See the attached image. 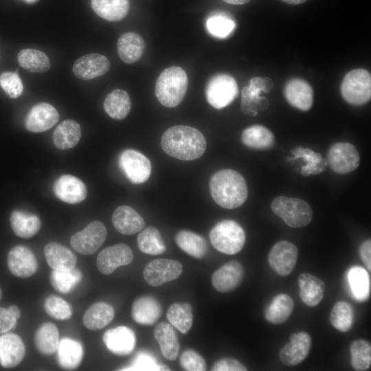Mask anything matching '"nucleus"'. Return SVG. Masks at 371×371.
Returning <instances> with one entry per match:
<instances>
[{
    "label": "nucleus",
    "mask_w": 371,
    "mask_h": 371,
    "mask_svg": "<svg viewBox=\"0 0 371 371\" xmlns=\"http://www.w3.org/2000/svg\"><path fill=\"white\" fill-rule=\"evenodd\" d=\"M161 145L167 155L185 161L199 158L207 147L203 135L196 128L185 125L168 128L161 137Z\"/></svg>",
    "instance_id": "1"
},
{
    "label": "nucleus",
    "mask_w": 371,
    "mask_h": 371,
    "mask_svg": "<svg viewBox=\"0 0 371 371\" xmlns=\"http://www.w3.org/2000/svg\"><path fill=\"white\" fill-rule=\"evenodd\" d=\"M210 190L214 201L225 209L240 207L248 195L245 179L238 172L232 169L215 172L210 180Z\"/></svg>",
    "instance_id": "2"
},
{
    "label": "nucleus",
    "mask_w": 371,
    "mask_h": 371,
    "mask_svg": "<svg viewBox=\"0 0 371 371\" xmlns=\"http://www.w3.org/2000/svg\"><path fill=\"white\" fill-rule=\"evenodd\" d=\"M188 80L186 72L181 67L173 66L163 70L155 85V95L166 107L173 108L183 99Z\"/></svg>",
    "instance_id": "3"
},
{
    "label": "nucleus",
    "mask_w": 371,
    "mask_h": 371,
    "mask_svg": "<svg viewBox=\"0 0 371 371\" xmlns=\"http://www.w3.org/2000/svg\"><path fill=\"white\" fill-rule=\"evenodd\" d=\"M210 239L213 247L218 251L228 255L238 253L245 243V233L235 221L223 220L210 232Z\"/></svg>",
    "instance_id": "4"
},
{
    "label": "nucleus",
    "mask_w": 371,
    "mask_h": 371,
    "mask_svg": "<svg viewBox=\"0 0 371 371\" xmlns=\"http://www.w3.org/2000/svg\"><path fill=\"white\" fill-rule=\"evenodd\" d=\"M271 208L273 213L291 227H305L313 218L311 206L300 199L279 196L273 199Z\"/></svg>",
    "instance_id": "5"
},
{
    "label": "nucleus",
    "mask_w": 371,
    "mask_h": 371,
    "mask_svg": "<svg viewBox=\"0 0 371 371\" xmlns=\"http://www.w3.org/2000/svg\"><path fill=\"white\" fill-rule=\"evenodd\" d=\"M341 93L344 99L352 105H362L371 98V75L364 69H355L348 71L341 84Z\"/></svg>",
    "instance_id": "6"
},
{
    "label": "nucleus",
    "mask_w": 371,
    "mask_h": 371,
    "mask_svg": "<svg viewBox=\"0 0 371 371\" xmlns=\"http://www.w3.org/2000/svg\"><path fill=\"white\" fill-rule=\"evenodd\" d=\"M238 94V84L234 78L229 74H216L207 82L205 88L207 101L216 109H221L230 104Z\"/></svg>",
    "instance_id": "7"
},
{
    "label": "nucleus",
    "mask_w": 371,
    "mask_h": 371,
    "mask_svg": "<svg viewBox=\"0 0 371 371\" xmlns=\"http://www.w3.org/2000/svg\"><path fill=\"white\" fill-rule=\"evenodd\" d=\"M273 87V82L269 78L254 77L249 85L241 91V110L247 115L256 116L260 111L267 109L269 100L260 96L262 92L269 93Z\"/></svg>",
    "instance_id": "8"
},
{
    "label": "nucleus",
    "mask_w": 371,
    "mask_h": 371,
    "mask_svg": "<svg viewBox=\"0 0 371 371\" xmlns=\"http://www.w3.org/2000/svg\"><path fill=\"white\" fill-rule=\"evenodd\" d=\"M118 166L127 179L134 184L144 183L151 174L149 159L133 149L124 150L120 154Z\"/></svg>",
    "instance_id": "9"
},
{
    "label": "nucleus",
    "mask_w": 371,
    "mask_h": 371,
    "mask_svg": "<svg viewBox=\"0 0 371 371\" xmlns=\"http://www.w3.org/2000/svg\"><path fill=\"white\" fill-rule=\"evenodd\" d=\"M106 229L98 221H93L70 238L71 247L83 255L94 254L104 243L106 238Z\"/></svg>",
    "instance_id": "10"
},
{
    "label": "nucleus",
    "mask_w": 371,
    "mask_h": 371,
    "mask_svg": "<svg viewBox=\"0 0 371 371\" xmlns=\"http://www.w3.org/2000/svg\"><path fill=\"white\" fill-rule=\"evenodd\" d=\"M326 160L334 172L343 175L357 168L360 157L352 144L348 142H337L328 149Z\"/></svg>",
    "instance_id": "11"
},
{
    "label": "nucleus",
    "mask_w": 371,
    "mask_h": 371,
    "mask_svg": "<svg viewBox=\"0 0 371 371\" xmlns=\"http://www.w3.org/2000/svg\"><path fill=\"white\" fill-rule=\"evenodd\" d=\"M182 271L183 267L179 261L159 258L148 262L143 274L144 280L150 286H158L178 278Z\"/></svg>",
    "instance_id": "12"
},
{
    "label": "nucleus",
    "mask_w": 371,
    "mask_h": 371,
    "mask_svg": "<svg viewBox=\"0 0 371 371\" xmlns=\"http://www.w3.org/2000/svg\"><path fill=\"white\" fill-rule=\"evenodd\" d=\"M297 256L296 246L291 242L282 240L271 247L268 254V262L278 275L287 276L295 268Z\"/></svg>",
    "instance_id": "13"
},
{
    "label": "nucleus",
    "mask_w": 371,
    "mask_h": 371,
    "mask_svg": "<svg viewBox=\"0 0 371 371\" xmlns=\"http://www.w3.org/2000/svg\"><path fill=\"white\" fill-rule=\"evenodd\" d=\"M312 345V339L304 331L292 333L289 343L280 350V359L287 366H293L302 363L308 356Z\"/></svg>",
    "instance_id": "14"
},
{
    "label": "nucleus",
    "mask_w": 371,
    "mask_h": 371,
    "mask_svg": "<svg viewBox=\"0 0 371 371\" xmlns=\"http://www.w3.org/2000/svg\"><path fill=\"white\" fill-rule=\"evenodd\" d=\"M133 259L131 249L126 244L118 243L102 250L97 257V267L103 274H110L116 268L130 264Z\"/></svg>",
    "instance_id": "15"
},
{
    "label": "nucleus",
    "mask_w": 371,
    "mask_h": 371,
    "mask_svg": "<svg viewBox=\"0 0 371 371\" xmlns=\"http://www.w3.org/2000/svg\"><path fill=\"white\" fill-rule=\"evenodd\" d=\"M58 120V112L52 105L46 102H39L29 111L24 124L30 132L41 133L51 128Z\"/></svg>",
    "instance_id": "16"
},
{
    "label": "nucleus",
    "mask_w": 371,
    "mask_h": 371,
    "mask_svg": "<svg viewBox=\"0 0 371 371\" xmlns=\"http://www.w3.org/2000/svg\"><path fill=\"white\" fill-rule=\"evenodd\" d=\"M8 267L10 272L19 278H27L36 273L38 268L33 251L23 245L12 247L8 254Z\"/></svg>",
    "instance_id": "17"
},
{
    "label": "nucleus",
    "mask_w": 371,
    "mask_h": 371,
    "mask_svg": "<svg viewBox=\"0 0 371 371\" xmlns=\"http://www.w3.org/2000/svg\"><path fill=\"white\" fill-rule=\"evenodd\" d=\"M53 192L57 199L69 204L82 202L87 193L85 183L71 175L59 177L54 183Z\"/></svg>",
    "instance_id": "18"
},
{
    "label": "nucleus",
    "mask_w": 371,
    "mask_h": 371,
    "mask_svg": "<svg viewBox=\"0 0 371 371\" xmlns=\"http://www.w3.org/2000/svg\"><path fill=\"white\" fill-rule=\"evenodd\" d=\"M102 340L110 352L120 356L131 353L136 344L135 333L125 326L107 330L103 335Z\"/></svg>",
    "instance_id": "19"
},
{
    "label": "nucleus",
    "mask_w": 371,
    "mask_h": 371,
    "mask_svg": "<svg viewBox=\"0 0 371 371\" xmlns=\"http://www.w3.org/2000/svg\"><path fill=\"white\" fill-rule=\"evenodd\" d=\"M244 275L245 270L241 263L233 260L223 265L213 273L212 284L219 292H230L239 286Z\"/></svg>",
    "instance_id": "20"
},
{
    "label": "nucleus",
    "mask_w": 371,
    "mask_h": 371,
    "mask_svg": "<svg viewBox=\"0 0 371 371\" xmlns=\"http://www.w3.org/2000/svg\"><path fill=\"white\" fill-rule=\"evenodd\" d=\"M284 95L287 102L293 106L308 111L313 103V89L304 80L295 78L289 80L284 85Z\"/></svg>",
    "instance_id": "21"
},
{
    "label": "nucleus",
    "mask_w": 371,
    "mask_h": 371,
    "mask_svg": "<svg viewBox=\"0 0 371 371\" xmlns=\"http://www.w3.org/2000/svg\"><path fill=\"white\" fill-rule=\"evenodd\" d=\"M110 67V62L105 56L100 54L85 55L74 64V75L82 80H91L106 74Z\"/></svg>",
    "instance_id": "22"
},
{
    "label": "nucleus",
    "mask_w": 371,
    "mask_h": 371,
    "mask_svg": "<svg viewBox=\"0 0 371 371\" xmlns=\"http://www.w3.org/2000/svg\"><path fill=\"white\" fill-rule=\"evenodd\" d=\"M25 355V345L18 335L5 333L0 336V363L3 368L16 367Z\"/></svg>",
    "instance_id": "23"
},
{
    "label": "nucleus",
    "mask_w": 371,
    "mask_h": 371,
    "mask_svg": "<svg viewBox=\"0 0 371 371\" xmlns=\"http://www.w3.org/2000/svg\"><path fill=\"white\" fill-rule=\"evenodd\" d=\"M161 313V304L151 295L139 297L132 304L131 316L135 322L141 325H153Z\"/></svg>",
    "instance_id": "24"
},
{
    "label": "nucleus",
    "mask_w": 371,
    "mask_h": 371,
    "mask_svg": "<svg viewBox=\"0 0 371 371\" xmlns=\"http://www.w3.org/2000/svg\"><path fill=\"white\" fill-rule=\"evenodd\" d=\"M44 255L49 266L55 271H66L75 268L76 255L65 246L49 242L44 247Z\"/></svg>",
    "instance_id": "25"
},
{
    "label": "nucleus",
    "mask_w": 371,
    "mask_h": 371,
    "mask_svg": "<svg viewBox=\"0 0 371 371\" xmlns=\"http://www.w3.org/2000/svg\"><path fill=\"white\" fill-rule=\"evenodd\" d=\"M112 222L115 228L124 235H133L141 231L145 225L143 218L131 207L121 205L113 213Z\"/></svg>",
    "instance_id": "26"
},
{
    "label": "nucleus",
    "mask_w": 371,
    "mask_h": 371,
    "mask_svg": "<svg viewBox=\"0 0 371 371\" xmlns=\"http://www.w3.org/2000/svg\"><path fill=\"white\" fill-rule=\"evenodd\" d=\"M145 47L143 38L133 32L122 34L117 43L118 56L123 62L127 64L137 61L142 56Z\"/></svg>",
    "instance_id": "27"
},
{
    "label": "nucleus",
    "mask_w": 371,
    "mask_h": 371,
    "mask_svg": "<svg viewBox=\"0 0 371 371\" xmlns=\"http://www.w3.org/2000/svg\"><path fill=\"white\" fill-rule=\"evenodd\" d=\"M300 297L308 306H317L323 299L325 291L324 282L308 273H301L298 277Z\"/></svg>",
    "instance_id": "28"
},
{
    "label": "nucleus",
    "mask_w": 371,
    "mask_h": 371,
    "mask_svg": "<svg viewBox=\"0 0 371 371\" xmlns=\"http://www.w3.org/2000/svg\"><path fill=\"white\" fill-rule=\"evenodd\" d=\"M154 336L164 357L168 360L175 361L178 357L180 344L173 326L168 323L161 322L155 328Z\"/></svg>",
    "instance_id": "29"
},
{
    "label": "nucleus",
    "mask_w": 371,
    "mask_h": 371,
    "mask_svg": "<svg viewBox=\"0 0 371 371\" xmlns=\"http://www.w3.org/2000/svg\"><path fill=\"white\" fill-rule=\"evenodd\" d=\"M10 223L14 233L23 238L33 237L41 227V220L36 214L19 210L12 211Z\"/></svg>",
    "instance_id": "30"
},
{
    "label": "nucleus",
    "mask_w": 371,
    "mask_h": 371,
    "mask_svg": "<svg viewBox=\"0 0 371 371\" xmlns=\"http://www.w3.org/2000/svg\"><path fill=\"white\" fill-rule=\"evenodd\" d=\"M82 344L73 339L65 337L58 343L57 359L59 366L66 370H74L79 366L83 357Z\"/></svg>",
    "instance_id": "31"
},
{
    "label": "nucleus",
    "mask_w": 371,
    "mask_h": 371,
    "mask_svg": "<svg viewBox=\"0 0 371 371\" xmlns=\"http://www.w3.org/2000/svg\"><path fill=\"white\" fill-rule=\"evenodd\" d=\"M347 282L352 297L362 302L368 300L370 278L368 271L360 266H352L347 271Z\"/></svg>",
    "instance_id": "32"
},
{
    "label": "nucleus",
    "mask_w": 371,
    "mask_h": 371,
    "mask_svg": "<svg viewBox=\"0 0 371 371\" xmlns=\"http://www.w3.org/2000/svg\"><path fill=\"white\" fill-rule=\"evenodd\" d=\"M81 137L79 124L67 119L60 123L54 131L52 139L54 146L60 150H67L76 146Z\"/></svg>",
    "instance_id": "33"
},
{
    "label": "nucleus",
    "mask_w": 371,
    "mask_h": 371,
    "mask_svg": "<svg viewBox=\"0 0 371 371\" xmlns=\"http://www.w3.org/2000/svg\"><path fill=\"white\" fill-rule=\"evenodd\" d=\"M114 308L104 302L93 304L83 316V324L89 330H98L104 328L113 319Z\"/></svg>",
    "instance_id": "34"
},
{
    "label": "nucleus",
    "mask_w": 371,
    "mask_h": 371,
    "mask_svg": "<svg viewBox=\"0 0 371 371\" xmlns=\"http://www.w3.org/2000/svg\"><path fill=\"white\" fill-rule=\"evenodd\" d=\"M91 7L100 17L109 21H119L127 15L128 0H91Z\"/></svg>",
    "instance_id": "35"
},
{
    "label": "nucleus",
    "mask_w": 371,
    "mask_h": 371,
    "mask_svg": "<svg viewBox=\"0 0 371 371\" xmlns=\"http://www.w3.org/2000/svg\"><path fill=\"white\" fill-rule=\"evenodd\" d=\"M294 307L293 299L287 294L280 293L274 296L265 310V317L273 324H280L288 320Z\"/></svg>",
    "instance_id": "36"
},
{
    "label": "nucleus",
    "mask_w": 371,
    "mask_h": 371,
    "mask_svg": "<svg viewBox=\"0 0 371 371\" xmlns=\"http://www.w3.org/2000/svg\"><path fill=\"white\" fill-rule=\"evenodd\" d=\"M241 141L246 146L256 150L271 148L275 142L273 133L264 126L256 124L245 128L241 134Z\"/></svg>",
    "instance_id": "37"
},
{
    "label": "nucleus",
    "mask_w": 371,
    "mask_h": 371,
    "mask_svg": "<svg viewBox=\"0 0 371 371\" xmlns=\"http://www.w3.org/2000/svg\"><path fill=\"white\" fill-rule=\"evenodd\" d=\"M175 243L187 254L196 258H203L207 252V244L205 239L188 230H181L177 233Z\"/></svg>",
    "instance_id": "38"
},
{
    "label": "nucleus",
    "mask_w": 371,
    "mask_h": 371,
    "mask_svg": "<svg viewBox=\"0 0 371 371\" xmlns=\"http://www.w3.org/2000/svg\"><path fill=\"white\" fill-rule=\"evenodd\" d=\"M293 157L290 161L302 159L306 165L301 168V174L304 177L311 175H318L326 170L327 160L319 153H315L308 148L296 147L291 151Z\"/></svg>",
    "instance_id": "39"
},
{
    "label": "nucleus",
    "mask_w": 371,
    "mask_h": 371,
    "mask_svg": "<svg viewBox=\"0 0 371 371\" xmlns=\"http://www.w3.org/2000/svg\"><path fill=\"white\" fill-rule=\"evenodd\" d=\"M103 105L109 116L114 120H122L130 112L131 102L126 91L115 89L106 95Z\"/></svg>",
    "instance_id": "40"
},
{
    "label": "nucleus",
    "mask_w": 371,
    "mask_h": 371,
    "mask_svg": "<svg viewBox=\"0 0 371 371\" xmlns=\"http://www.w3.org/2000/svg\"><path fill=\"white\" fill-rule=\"evenodd\" d=\"M59 343L58 330L51 322L42 324L34 335V344L38 351L44 355L54 354Z\"/></svg>",
    "instance_id": "41"
},
{
    "label": "nucleus",
    "mask_w": 371,
    "mask_h": 371,
    "mask_svg": "<svg viewBox=\"0 0 371 371\" xmlns=\"http://www.w3.org/2000/svg\"><path fill=\"white\" fill-rule=\"evenodd\" d=\"M166 316L172 326L182 334H187L192 326V306L187 302L172 304L167 311Z\"/></svg>",
    "instance_id": "42"
},
{
    "label": "nucleus",
    "mask_w": 371,
    "mask_h": 371,
    "mask_svg": "<svg viewBox=\"0 0 371 371\" xmlns=\"http://www.w3.org/2000/svg\"><path fill=\"white\" fill-rule=\"evenodd\" d=\"M21 67L32 73H43L51 67L47 56L43 52L34 49H23L17 56Z\"/></svg>",
    "instance_id": "43"
},
{
    "label": "nucleus",
    "mask_w": 371,
    "mask_h": 371,
    "mask_svg": "<svg viewBox=\"0 0 371 371\" xmlns=\"http://www.w3.org/2000/svg\"><path fill=\"white\" fill-rule=\"evenodd\" d=\"M205 26L207 32L218 38H226L236 27L235 21L227 14L215 12L208 16Z\"/></svg>",
    "instance_id": "44"
},
{
    "label": "nucleus",
    "mask_w": 371,
    "mask_h": 371,
    "mask_svg": "<svg viewBox=\"0 0 371 371\" xmlns=\"http://www.w3.org/2000/svg\"><path fill=\"white\" fill-rule=\"evenodd\" d=\"M139 249L143 253L158 255L165 252L166 247L160 232L155 227L144 229L137 236Z\"/></svg>",
    "instance_id": "45"
},
{
    "label": "nucleus",
    "mask_w": 371,
    "mask_h": 371,
    "mask_svg": "<svg viewBox=\"0 0 371 371\" xmlns=\"http://www.w3.org/2000/svg\"><path fill=\"white\" fill-rule=\"evenodd\" d=\"M351 365L355 370L365 371L371 365L370 342L363 339L353 341L350 346Z\"/></svg>",
    "instance_id": "46"
},
{
    "label": "nucleus",
    "mask_w": 371,
    "mask_h": 371,
    "mask_svg": "<svg viewBox=\"0 0 371 371\" xmlns=\"http://www.w3.org/2000/svg\"><path fill=\"white\" fill-rule=\"evenodd\" d=\"M330 322L337 330L349 331L353 324V311L351 305L344 301L337 302L330 311Z\"/></svg>",
    "instance_id": "47"
},
{
    "label": "nucleus",
    "mask_w": 371,
    "mask_h": 371,
    "mask_svg": "<svg viewBox=\"0 0 371 371\" xmlns=\"http://www.w3.org/2000/svg\"><path fill=\"white\" fill-rule=\"evenodd\" d=\"M81 278V271L75 268L66 271L53 270L50 274L52 286L61 293L70 292L80 282Z\"/></svg>",
    "instance_id": "48"
},
{
    "label": "nucleus",
    "mask_w": 371,
    "mask_h": 371,
    "mask_svg": "<svg viewBox=\"0 0 371 371\" xmlns=\"http://www.w3.org/2000/svg\"><path fill=\"white\" fill-rule=\"evenodd\" d=\"M46 313L58 320L69 319L73 314L71 305L59 296L51 295L44 302Z\"/></svg>",
    "instance_id": "49"
},
{
    "label": "nucleus",
    "mask_w": 371,
    "mask_h": 371,
    "mask_svg": "<svg viewBox=\"0 0 371 371\" xmlns=\"http://www.w3.org/2000/svg\"><path fill=\"white\" fill-rule=\"evenodd\" d=\"M0 86L11 98H19L23 91L22 81L17 73L4 71L0 74Z\"/></svg>",
    "instance_id": "50"
},
{
    "label": "nucleus",
    "mask_w": 371,
    "mask_h": 371,
    "mask_svg": "<svg viewBox=\"0 0 371 371\" xmlns=\"http://www.w3.org/2000/svg\"><path fill=\"white\" fill-rule=\"evenodd\" d=\"M122 370H170V368L158 364L155 359L146 352H139L135 356L131 366Z\"/></svg>",
    "instance_id": "51"
},
{
    "label": "nucleus",
    "mask_w": 371,
    "mask_h": 371,
    "mask_svg": "<svg viewBox=\"0 0 371 371\" xmlns=\"http://www.w3.org/2000/svg\"><path fill=\"white\" fill-rule=\"evenodd\" d=\"M179 363L185 370H206V363L204 359L192 349L186 350L181 353L179 358Z\"/></svg>",
    "instance_id": "52"
},
{
    "label": "nucleus",
    "mask_w": 371,
    "mask_h": 371,
    "mask_svg": "<svg viewBox=\"0 0 371 371\" xmlns=\"http://www.w3.org/2000/svg\"><path fill=\"white\" fill-rule=\"evenodd\" d=\"M212 371H246V367L239 361L232 358H225L216 361Z\"/></svg>",
    "instance_id": "53"
},
{
    "label": "nucleus",
    "mask_w": 371,
    "mask_h": 371,
    "mask_svg": "<svg viewBox=\"0 0 371 371\" xmlns=\"http://www.w3.org/2000/svg\"><path fill=\"white\" fill-rule=\"evenodd\" d=\"M17 320L8 308L0 307V334L14 329Z\"/></svg>",
    "instance_id": "54"
},
{
    "label": "nucleus",
    "mask_w": 371,
    "mask_h": 371,
    "mask_svg": "<svg viewBox=\"0 0 371 371\" xmlns=\"http://www.w3.org/2000/svg\"><path fill=\"white\" fill-rule=\"evenodd\" d=\"M359 255L369 271H371V241L367 239L363 241L359 247Z\"/></svg>",
    "instance_id": "55"
},
{
    "label": "nucleus",
    "mask_w": 371,
    "mask_h": 371,
    "mask_svg": "<svg viewBox=\"0 0 371 371\" xmlns=\"http://www.w3.org/2000/svg\"><path fill=\"white\" fill-rule=\"evenodd\" d=\"M9 311L18 319L21 316V312L19 307L16 305H11L8 308Z\"/></svg>",
    "instance_id": "56"
},
{
    "label": "nucleus",
    "mask_w": 371,
    "mask_h": 371,
    "mask_svg": "<svg viewBox=\"0 0 371 371\" xmlns=\"http://www.w3.org/2000/svg\"><path fill=\"white\" fill-rule=\"evenodd\" d=\"M226 3L235 4V5H242L248 3L251 0H223Z\"/></svg>",
    "instance_id": "57"
},
{
    "label": "nucleus",
    "mask_w": 371,
    "mask_h": 371,
    "mask_svg": "<svg viewBox=\"0 0 371 371\" xmlns=\"http://www.w3.org/2000/svg\"><path fill=\"white\" fill-rule=\"evenodd\" d=\"M282 1L291 4V5H297L304 3L306 0H282Z\"/></svg>",
    "instance_id": "58"
},
{
    "label": "nucleus",
    "mask_w": 371,
    "mask_h": 371,
    "mask_svg": "<svg viewBox=\"0 0 371 371\" xmlns=\"http://www.w3.org/2000/svg\"><path fill=\"white\" fill-rule=\"evenodd\" d=\"M22 1L25 2L26 3L31 4V3H34L37 2L38 0H22Z\"/></svg>",
    "instance_id": "59"
},
{
    "label": "nucleus",
    "mask_w": 371,
    "mask_h": 371,
    "mask_svg": "<svg viewBox=\"0 0 371 371\" xmlns=\"http://www.w3.org/2000/svg\"><path fill=\"white\" fill-rule=\"evenodd\" d=\"M1 297H2V290L0 288V300H1Z\"/></svg>",
    "instance_id": "60"
}]
</instances>
